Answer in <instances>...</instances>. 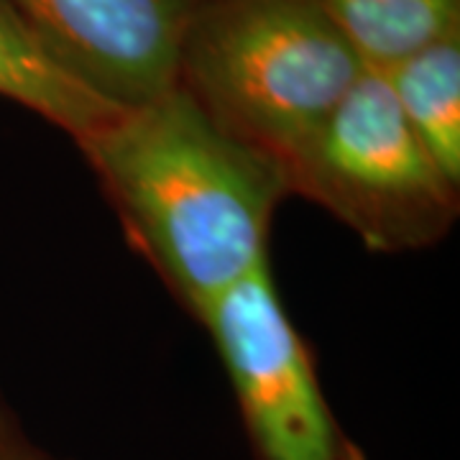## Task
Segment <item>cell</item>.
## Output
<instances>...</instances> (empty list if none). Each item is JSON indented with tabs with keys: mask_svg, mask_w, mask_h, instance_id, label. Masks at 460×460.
Returning <instances> with one entry per match:
<instances>
[{
	"mask_svg": "<svg viewBox=\"0 0 460 460\" xmlns=\"http://www.w3.org/2000/svg\"><path fill=\"white\" fill-rule=\"evenodd\" d=\"M411 133L460 187V29L378 72Z\"/></svg>",
	"mask_w": 460,
	"mask_h": 460,
	"instance_id": "obj_7",
	"label": "cell"
},
{
	"mask_svg": "<svg viewBox=\"0 0 460 460\" xmlns=\"http://www.w3.org/2000/svg\"><path fill=\"white\" fill-rule=\"evenodd\" d=\"M131 243L190 314L269 263L284 166L217 126L181 84L77 144Z\"/></svg>",
	"mask_w": 460,
	"mask_h": 460,
	"instance_id": "obj_1",
	"label": "cell"
},
{
	"mask_svg": "<svg viewBox=\"0 0 460 460\" xmlns=\"http://www.w3.org/2000/svg\"><path fill=\"white\" fill-rule=\"evenodd\" d=\"M256 460H368L341 425L313 350L281 302L271 261L199 314Z\"/></svg>",
	"mask_w": 460,
	"mask_h": 460,
	"instance_id": "obj_4",
	"label": "cell"
},
{
	"mask_svg": "<svg viewBox=\"0 0 460 460\" xmlns=\"http://www.w3.org/2000/svg\"><path fill=\"white\" fill-rule=\"evenodd\" d=\"M287 181L292 195L317 202L381 253L432 248L458 215L460 187L411 133L374 69H363L287 164Z\"/></svg>",
	"mask_w": 460,
	"mask_h": 460,
	"instance_id": "obj_3",
	"label": "cell"
},
{
	"mask_svg": "<svg viewBox=\"0 0 460 460\" xmlns=\"http://www.w3.org/2000/svg\"><path fill=\"white\" fill-rule=\"evenodd\" d=\"M323 5L374 72L460 29V0H323Z\"/></svg>",
	"mask_w": 460,
	"mask_h": 460,
	"instance_id": "obj_8",
	"label": "cell"
},
{
	"mask_svg": "<svg viewBox=\"0 0 460 460\" xmlns=\"http://www.w3.org/2000/svg\"><path fill=\"white\" fill-rule=\"evenodd\" d=\"M0 98L49 120L75 144L126 111L66 65L11 0H0Z\"/></svg>",
	"mask_w": 460,
	"mask_h": 460,
	"instance_id": "obj_6",
	"label": "cell"
},
{
	"mask_svg": "<svg viewBox=\"0 0 460 460\" xmlns=\"http://www.w3.org/2000/svg\"><path fill=\"white\" fill-rule=\"evenodd\" d=\"M363 69L323 0H195L177 84L287 172Z\"/></svg>",
	"mask_w": 460,
	"mask_h": 460,
	"instance_id": "obj_2",
	"label": "cell"
},
{
	"mask_svg": "<svg viewBox=\"0 0 460 460\" xmlns=\"http://www.w3.org/2000/svg\"><path fill=\"white\" fill-rule=\"evenodd\" d=\"M66 65L120 105L136 108L177 84L195 0H11Z\"/></svg>",
	"mask_w": 460,
	"mask_h": 460,
	"instance_id": "obj_5",
	"label": "cell"
},
{
	"mask_svg": "<svg viewBox=\"0 0 460 460\" xmlns=\"http://www.w3.org/2000/svg\"><path fill=\"white\" fill-rule=\"evenodd\" d=\"M0 460H62L36 445L21 428L18 417L0 404Z\"/></svg>",
	"mask_w": 460,
	"mask_h": 460,
	"instance_id": "obj_9",
	"label": "cell"
}]
</instances>
